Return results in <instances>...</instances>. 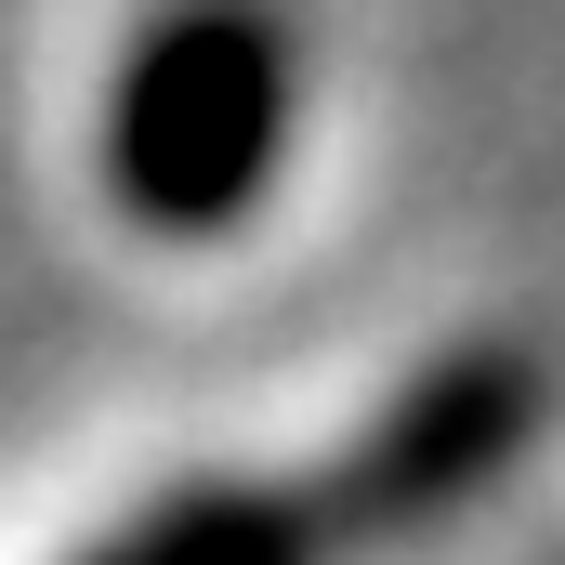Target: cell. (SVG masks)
<instances>
[{
  "label": "cell",
  "mask_w": 565,
  "mask_h": 565,
  "mask_svg": "<svg viewBox=\"0 0 565 565\" xmlns=\"http://www.w3.org/2000/svg\"><path fill=\"white\" fill-rule=\"evenodd\" d=\"M526 434H540V369H526V355H500V342L434 355L422 382L369 422V447L329 473L316 526H329V540H422V526L473 513V500L513 473Z\"/></svg>",
  "instance_id": "obj_2"
},
{
  "label": "cell",
  "mask_w": 565,
  "mask_h": 565,
  "mask_svg": "<svg viewBox=\"0 0 565 565\" xmlns=\"http://www.w3.org/2000/svg\"><path fill=\"white\" fill-rule=\"evenodd\" d=\"M289 26L264 0H171L106 79V198L158 237H224L289 158Z\"/></svg>",
  "instance_id": "obj_1"
},
{
  "label": "cell",
  "mask_w": 565,
  "mask_h": 565,
  "mask_svg": "<svg viewBox=\"0 0 565 565\" xmlns=\"http://www.w3.org/2000/svg\"><path fill=\"white\" fill-rule=\"evenodd\" d=\"M329 526L316 500H277V487H171L158 513L106 526L79 565H316Z\"/></svg>",
  "instance_id": "obj_3"
}]
</instances>
